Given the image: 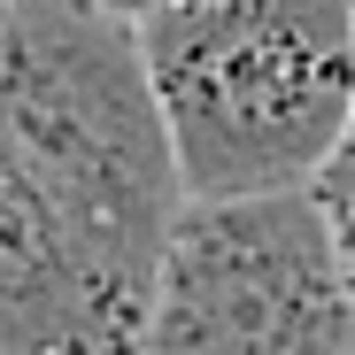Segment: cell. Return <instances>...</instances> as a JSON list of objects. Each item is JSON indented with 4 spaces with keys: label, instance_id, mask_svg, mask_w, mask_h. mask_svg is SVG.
I'll return each instance as SVG.
<instances>
[{
    "label": "cell",
    "instance_id": "6da1fadb",
    "mask_svg": "<svg viewBox=\"0 0 355 355\" xmlns=\"http://www.w3.org/2000/svg\"><path fill=\"white\" fill-rule=\"evenodd\" d=\"M178 216L139 24L0 0V355H139Z\"/></svg>",
    "mask_w": 355,
    "mask_h": 355
},
{
    "label": "cell",
    "instance_id": "7a4b0ae2",
    "mask_svg": "<svg viewBox=\"0 0 355 355\" xmlns=\"http://www.w3.org/2000/svg\"><path fill=\"white\" fill-rule=\"evenodd\" d=\"M139 54L186 201L309 193L355 139V0H178Z\"/></svg>",
    "mask_w": 355,
    "mask_h": 355
},
{
    "label": "cell",
    "instance_id": "3957f363",
    "mask_svg": "<svg viewBox=\"0 0 355 355\" xmlns=\"http://www.w3.org/2000/svg\"><path fill=\"white\" fill-rule=\"evenodd\" d=\"M139 355H355V302L317 193L186 201Z\"/></svg>",
    "mask_w": 355,
    "mask_h": 355
},
{
    "label": "cell",
    "instance_id": "277c9868",
    "mask_svg": "<svg viewBox=\"0 0 355 355\" xmlns=\"http://www.w3.org/2000/svg\"><path fill=\"white\" fill-rule=\"evenodd\" d=\"M317 216H324V232H332V255H340V278H347V302H355V147L317 178Z\"/></svg>",
    "mask_w": 355,
    "mask_h": 355
},
{
    "label": "cell",
    "instance_id": "5b68a950",
    "mask_svg": "<svg viewBox=\"0 0 355 355\" xmlns=\"http://www.w3.org/2000/svg\"><path fill=\"white\" fill-rule=\"evenodd\" d=\"M101 8H108V16H132V24H139V16H155V8H178V0H101Z\"/></svg>",
    "mask_w": 355,
    "mask_h": 355
},
{
    "label": "cell",
    "instance_id": "8992f818",
    "mask_svg": "<svg viewBox=\"0 0 355 355\" xmlns=\"http://www.w3.org/2000/svg\"><path fill=\"white\" fill-rule=\"evenodd\" d=\"M347 147H355V139H347Z\"/></svg>",
    "mask_w": 355,
    "mask_h": 355
}]
</instances>
